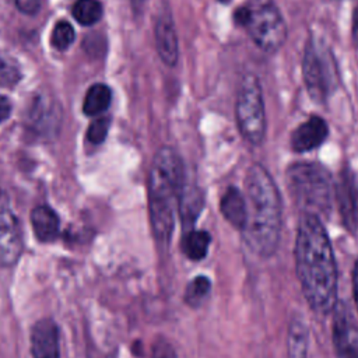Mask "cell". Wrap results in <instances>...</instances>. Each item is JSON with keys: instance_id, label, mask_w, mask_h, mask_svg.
Returning <instances> with one entry per match:
<instances>
[{"instance_id": "52a82bcc", "label": "cell", "mask_w": 358, "mask_h": 358, "mask_svg": "<svg viewBox=\"0 0 358 358\" xmlns=\"http://www.w3.org/2000/svg\"><path fill=\"white\" fill-rule=\"evenodd\" d=\"M303 78L309 95L317 101H324L337 84L336 66L331 55L315 42L306 43L303 56Z\"/></svg>"}, {"instance_id": "ffe728a7", "label": "cell", "mask_w": 358, "mask_h": 358, "mask_svg": "<svg viewBox=\"0 0 358 358\" xmlns=\"http://www.w3.org/2000/svg\"><path fill=\"white\" fill-rule=\"evenodd\" d=\"M211 291V281L206 275H197L189 281L185 289V302L192 308H199L206 302Z\"/></svg>"}, {"instance_id": "83f0119b", "label": "cell", "mask_w": 358, "mask_h": 358, "mask_svg": "<svg viewBox=\"0 0 358 358\" xmlns=\"http://www.w3.org/2000/svg\"><path fill=\"white\" fill-rule=\"evenodd\" d=\"M352 294H354L355 308L358 310V259L355 260L352 267Z\"/></svg>"}, {"instance_id": "484cf974", "label": "cell", "mask_w": 358, "mask_h": 358, "mask_svg": "<svg viewBox=\"0 0 358 358\" xmlns=\"http://www.w3.org/2000/svg\"><path fill=\"white\" fill-rule=\"evenodd\" d=\"M17 8L27 15H34L41 10V0H14Z\"/></svg>"}, {"instance_id": "4fadbf2b", "label": "cell", "mask_w": 358, "mask_h": 358, "mask_svg": "<svg viewBox=\"0 0 358 358\" xmlns=\"http://www.w3.org/2000/svg\"><path fill=\"white\" fill-rule=\"evenodd\" d=\"M155 46L161 60L168 66L178 62V36L173 21L169 14H161L155 24Z\"/></svg>"}, {"instance_id": "d6986e66", "label": "cell", "mask_w": 358, "mask_h": 358, "mask_svg": "<svg viewBox=\"0 0 358 358\" xmlns=\"http://www.w3.org/2000/svg\"><path fill=\"white\" fill-rule=\"evenodd\" d=\"M112 92L110 88L105 84H94L88 88L84 103H83V110L87 116H95L102 112H105L110 103Z\"/></svg>"}, {"instance_id": "9a60e30c", "label": "cell", "mask_w": 358, "mask_h": 358, "mask_svg": "<svg viewBox=\"0 0 358 358\" xmlns=\"http://www.w3.org/2000/svg\"><path fill=\"white\" fill-rule=\"evenodd\" d=\"M203 204H204V196L201 190L194 185L185 183L182 187L179 204H178L185 231L193 228L200 211L203 210Z\"/></svg>"}, {"instance_id": "4316f807", "label": "cell", "mask_w": 358, "mask_h": 358, "mask_svg": "<svg viewBox=\"0 0 358 358\" xmlns=\"http://www.w3.org/2000/svg\"><path fill=\"white\" fill-rule=\"evenodd\" d=\"M11 113V102L7 96L0 95V123L4 122Z\"/></svg>"}, {"instance_id": "f1b7e54d", "label": "cell", "mask_w": 358, "mask_h": 358, "mask_svg": "<svg viewBox=\"0 0 358 358\" xmlns=\"http://www.w3.org/2000/svg\"><path fill=\"white\" fill-rule=\"evenodd\" d=\"M352 39L358 45V6L352 15Z\"/></svg>"}, {"instance_id": "7a4b0ae2", "label": "cell", "mask_w": 358, "mask_h": 358, "mask_svg": "<svg viewBox=\"0 0 358 358\" xmlns=\"http://www.w3.org/2000/svg\"><path fill=\"white\" fill-rule=\"evenodd\" d=\"M248 218L242 236L249 249L270 257L275 253L282 225V207L277 185L260 164H253L245 178Z\"/></svg>"}, {"instance_id": "7c38bea8", "label": "cell", "mask_w": 358, "mask_h": 358, "mask_svg": "<svg viewBox=\"0 0 358 358\" xmlns=\"http://www.w3.org/2000/svg\"><path fill=\"white\" fill-rule=\"evenodd\" d=\"M329 127L319 116H312L299 124L291 136V148L296 152H306L319 147L327 137Z\"/></svg>"}, {"instance_id": "2e32d148", "label": "cell", "mask_w": 358, "mask_h": 358, "mask_svg": "<svg viewBox=\"0 0 358 358\" xmlns=\"http://www.w3.org/2000/svg\"><path fill=\"white\" fill-rule=\"evenodd\" d=\"M31 222L41 242H50L59 235V217L48 206H39L31 213Z\"/></svg>"}, {"instance_id": "6da1fadb", "label": "cell", "mask_w": 358, "mask_h": 358, "mask_svg": "<svg viewBox=\"0 0 358 358\" xmlns=\"http://www.w3.org/2000/svg\"><path fill=\"white\" fill-rule=\"evenodd\" d=\"M295 268L303 296L317 315H329L337 305V264L322 220L302 213L295 236Z\"/></svg>"}, {"instance_id": "d4e9b609", "label": "cell", "mask_w": 358, "mask_h": 358, "mask_svg": "<svg viewBox=\"0 0 358 358\" xmlns=\"http://www.w3.org/2000/svg\"><path fill=\"white\" fill-rule=\"evenodd\" d=\"M152 358H175V351L169 343L161 340L152 347Z\"/></svg>"}, {"instance_id": "cb8c5ba5", "label": "cell", "mask_w": 358, "mask_h": 358, "mask_svg": "<svg viewBox=\"0 0 358 358\" xmlns=\"http://www.w3.org/2000/svg\"><path fill=\"white\" fill-rule=\"evenodd\" d=\"M109 124H110V119L109 117H99L96 120H94L88 130H87V137L92 144H101L109 130Z\"/></svg>"}, {"instance_id": "3957f363", "label": "cell", "mask_w": 358, "mask_h": 358, "mask_svg": "<svg viewBox=\"0 0 358 358\" xmlns=\"http://www.w3.org/2000/svg\"><path fill=\"white\" fill-rule=\"evenodd\" d=\"M185 185V168L171 147L159 148L152 159L148 176V210L154 236L168 246L175 225V210Z\"/></svg>"}, {"instance_id": "5b68a950", "label": "cell", "mask_w": 358, "mask_h": 358, "mask_svg": "<svg viewBox=\"0 0 358 358\" xmlns=\"http://www.w3.org/2000/svg\"><path fill=\"white\" fill-rule=\"evenodd\" d=\"M234 18L264 52H277L287 38L285 21L271 0H249L236 8Z\"/></svg>"}, {"instance_id": "9c48e42d", "label": "cell", "mask_w": 358, "mask_h": 358, "mask_svg": "<svg viewBox=\"0 0 358 358\" xmlns=\"http://www.w3.org/2000/svg\"><path fill=\"white\" fill-rule=\"evenodd\" d=\"M334 197L338 203L340 215L348 232L358 234V183L354 175L344 169L334 189Z\"/></svg>"}, {"instance_id": "44dd1931", "label": "cell", "mask_w": 358, "mask_h": 358, "mask_svg": "<svg viewBox=\"0 0 358 358\" xmlns=\"http://www.w3.org/2000/svg\"><path fill=\"white\" fill-rule=\"evenodd\" d=\"M73 17L81 25H92L102 17V6L96 0H77L73 6Z\"/></svg>"}, {"instance_id": "8992f818", "label": "cell", "mask_w": 358, "mask_h": 358, "mask_svg": "<svg viewBox=\"0 0 358 358\" xmlns=\"http://www.w3.org/2000/svg\"><path fill=\"white\" fill-rule=\"evenodd\" d=\"M236 123L243 138L259 145L266 134V113L260 84L252 74L245 76L236 98Z\"/></svg>"}, {"instance_id": "7402d4cb", "label": "cell", "mask_w": 358, "mask_h": 358, "mask_svg": "<svg viewBox=\"0 0 358 358\" xmlns=\"http://www.w3.org/2000/svg\"><path fill=\"white\" fill-rule=\"evenodd\" d=\"M74 38L76 34L73 25L66 21H59L52 31L50 41L57 50H66L74 42Z\"/></svg>"}, {"instance_id": "5bb4252c", "label": "cell", "mask_w": 358, "mask_h": 358, "mask_svg": "<svg viewBox=\"0 0 358 358\" xmlns=\"http://www.w3.org/2000/svg\"><path fill=\"white\" fill-rule=\"evenodd\" d=\"M220 210L224 218L236 229L242 231L246 218H248V204L246 197L241 193V190L235 186H229L221 200H220Z\"/></svg>"}, {"instance_id": "603a6c76", "label": "cell", "mask_w": 358, "mask_h": 358, "mask_svg": "<svg viewBox=\"0 0 358 358\" xmlns=\"http://www.w3.org/2000/svg\"><path fill=\"white\" fill-rule=\"evenodd\" d=\"M21 78V71L18 64L11 56L0 53V85L11 87L17 84Z\"/></svg>"}, {"instance_id": "30bf717a", "label": "cell", "mask_w": 358, "mask_h": 358, "mask_svg": "<svg viewBox=\"0 0 358 358\" xmlns=\"http://www.w3.org/2000/svg\"><path fill=\"white\" fill-rule=\"evenodd\" d=\"M333 345L336 358H358V327L344 309H337L333 320Z\"/></svg>"}, {"instance_id": "e0dca14e", "label": "cell", "mask_w": 358, "mask_h": 358, "mask_svg": "<svg viewBox=\"0 0 358 358\" xmlns=\"http://www.w3.org/2000/svg\"><path fill=\"white\" fill-rule=\"evenodd\" d=\"M308 351V329L301 319L294 317L287 333V358H309Z\"/></svg>"}, {"instance_id": "277c9868", "label": "cell", "mask_w": 358, "mask_h": 358, "mask_svg": "<svg viewBox=\"0 0 358 358\" xmlns=\"http://www.w3.org/2000/svg\"><path fill=\"white\" fill-rule=\"evenodd\" d=\"M287 185L302 213L320 218L331 210L334 185L329 171L316 162H295L287 169Z\"/></svg>"}, {"instance_id": "ba28073f", "label": "cell", "mask_w": 358, "mask_h": 358, "mask_svg": "<svg viewBox=\"0 0 358 358\" xmlns=\"http://www.w3.org/2000/svg\"><path fill=\"white\" fill-rule=\"evenodd\" d=\"M22 252V235L18 220L6 196H0V266L17 263Z\"/></svg>"}, {"instance_id": "ac0fdd59", "label": "cell", "mask_w": 358, "mask_h": 358, "mask_svg": "<svg viewBox=\"0 0 358 358\" xmlns=\"http://www.w3.org/2000/svg\"><path fill=\"white\" fill-rule=\"evenodd\" d=\"M211 242V235L203 229H187L182 238V252L189 260L199 262L206 257L208 246Z\"/></svg>"}, {"instance_id": "8fae6325", "label": "cell", "mask_w": 358, "mask_h": 358, "mask_svg": "<svg viewBox=\"0 0 358 358\" xmlns=\"http://www.w3.org/2000/svg\"><path fill=\"white\" fill-rule=\"evenodd\" d=\"M31 350L34 358H60L59 330L52 319H41L34 324Z\"/></svg>"}]
</instances>
